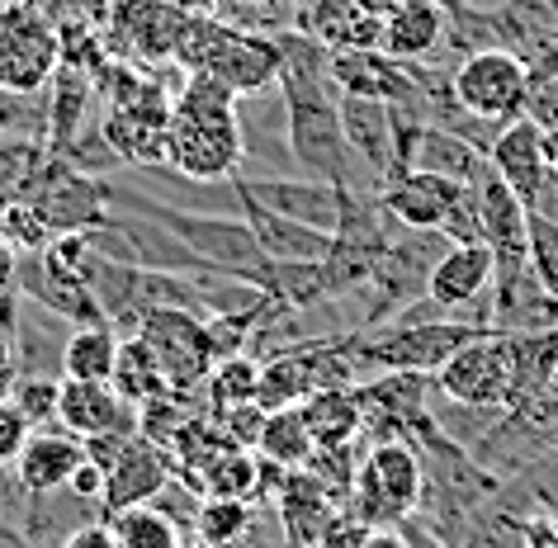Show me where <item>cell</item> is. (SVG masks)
<instances>
[{
	"label": "cell",
	"mask_w": 558,
	"mask_h": 548,
	"mask_svg": "<svg viewBox=\"0 0 558 548\" xmlns=\"http://www.w3.org/2000/svg\"><path fill=\"white\" fill-rule=\"evenodd\" d=\"M236 95L208 72H185L171 95V123H166V171L194 185L232 180L246 161V137L236 123Z\"/></svg>",
	"instance_id": "1"
},
{
	"label": "cell",
	"mask_w": 558,
	"mask_h": 548,
	"mask_svg": "<svg viewBox=\"0 0 558 548\" xmlns=\"http://www.w3.org/2000/svg\"><path fill=\"white\" fill-rule=\"evenodd\" d=\"M175 62L185 72H208L236 95H260L279 81V44L275 34L242 29L218 15H185L175 38Z\"/></svg>",
	"instance_id": "2"
},
{
	"label": "cell",
	"mask_w": 558,
	"mask_h": 548,
	"mask_svg": "<svg viewBox=\"0 0 558 548\" xmlns=\"http://www.w3.org/2000/svg\"><path fill=\"white\" fill-rule=\"evenodd\" d=\"M114 204L119 208H133L143 218H157L175 242H185L194 256H199L214 275H232V279H246V284H265V270H270V256L256 246L246 218L236 214H199V208H175L166 199H151V194H123L114 190Z\"/></svg>",
	"instance_id": "3"
},
{
	"label": "cell",
	"mask_w": 558,
	"mask_h": 548,
	"mask_svg": "<svg viewBox=\"0 0 558 548\" xmlns=\"http://www.w3.org/2000/svg\"><path fill=\"white\" fill-rule=\"evenodd\" d=\"M422 487H426V468H422V454H416V445L408 435H374V445L360 454L351 497L341 506L374 529L402 525V520H412L416 506H422Z\"/></svg>",
	"instance_id": "4"
},
{
	"label": "cell",
	"mask_w": 558,
	"mask_h": 548,
	"mask_svg": "<svg viewBox=\"0 0 558 548\" xmlns=\"http://www.w3.org/2000/svg\"><path fill=\"white\" fill-rule=\"evenodd\" d=\"M62 66V38L44 10L29 0L0 5V90L44 95Z\"/></svg>",
	"instance_id": "5"
},
{
	"label": "cell",
	"mask_w": 558,
	"mask_h": 548,
	"mask_svg": "<svg viewBox=\"0 0 558 548\" xmlns=\"http://www.w3.org/2000/svg\"><path fill=\"white\" fill-rule=\"evenodd\" d=\"M454 105L469 119L483 123H511L525 114L530 95V62L515 58L511 48H473L450 76Z\"/></svg>",
	"instance_id": "6"
},
{
	"label": "cell",
	"mask_w": 558,
	"mask_h": 548,
	"mask_svg": "<svg viewBox=\"0 0 558 548\" xmlns=\"http://www.w3.org/2000/svg\"><path fill=\"white\" fill-rule=\"evenodd\" d=\"M24 204L48 222L52 236L58 232H90L95 222H105L109 204H114V185L100 175H90V171H81V166L58 157V151H48L44 171L34 175Z\"/></svg>",
	"instance_id": "7"
},
{
	"label": "cell",
	"mask_w": 558,
	"mask_h": 548,
	"mask_svg": "<svg viewBox=\"0 0 558 548\" xmlns=\"http://www.w3.org/2000/svg\"><path fill=\"white\" fill-rule=\"evenodd\" d=\"M180 10L171 0H109L100 38L114 62L129 66H166L175 62V38H180Z\"/></svg>",
	"instance_id": "8"
},
{
	"label": "cell",
	"mask_w": 558,
	"mask_h": 548,
	"mask_svg": "<svg viewBox=\"0 0 558 548\" xmlns=\"http://www.w3.org/2000/svg\"><path fill=\"white\" fill-rule=\"evenodd\" d=\"M436 392L459 406H478V412H501L511 383V341L507 331H483L464 350H454L436 374Z\"/></svg>",
	"instance_id": "9"
},
{
	"label": "cell",
	"mask_w": 558,
	"mask_h": 548,
	"mask_svg": "<svg viewBox=\"0 0 558 548\" xmlns=\"http://www.w3.org/2000/svg\"><path fill=\"white\" fill-rule=\"evenodd\" d=\"M137 336H143L147 350L157 355L171 388L199 392L208 369L218 364L214 341H208V327H204V313H194V307H157V313L143 317Z\"/></svg>",
	"instance_id": "10"
},
{
	"label": "cell",
	"mask_w": 558,
	"mask_h": 548,
	"mask_svg": "<svg viewBox=\"0 0 558 548\" xmlns=\"http://www.w3.org/2000/svg\"><path fill=\"white\" fill-rule=\"evenodd\" d=\"M493 275H497V260H493V246L487 242H450L445 256L436 260V270H430L426 299L440 303L445 313L464 317V321L493 327V313H487Z\"/></svg>",
	"instance_id": "11"
},
{
	"label": "cell",
	"mask_w": 558,
	"mask_h": 548,
	"mask_svg": "<svg viewBox=\"0 0 558 548\" xmlns=\"http://www.w3.org/2000/svg\"><path fill=\"white\" fill-rule=\"evenodd\" d=\"M487 161H493V171L507 180L511 194L530 214H558V175L544 166L539 129L525 114L501 123V133L493 137V147H487Z\"/></svg>",
	"instance_id": "12"
},
{
	"label": "cell",
	"mask_w": 558,
	"mask_h": 548,
	"mask_svg": "<svg viewBox=\"0 0 558 548\" xmlns=\"http://www.w3.org/2000/svg\"><path fill=\"white\" fill-rule=\"evenodd\" d=\"M355 398H360V412H365L369 435H408L436 406V378L412 374V369H384V374L360 378Z\"/></svg>",
	"instance_id": "13"
},
{
	"label": "cell",
	"mask_w": 558,
	"mask_h": 548,
	"mask_svg": "<svg viewBox=\"0 0 558 548\" xmlns=\"http://www.w3.org/2000/svg\"><path fill=\"white\" fill-rule=\"evenodd\" d=\"M15 289L29 303L58 313L66 327H90V321H105L100 303L90 293L86 270H72V265L52 260L48 251H20V270H15Z\"/></svg>",
	"instance_id": "14"
},
{
	"label": "cell",
	"mask_w": 558,
	"mask_h": 548,
	"mask_svg": "<svg viewBox=\"0 0 558 548\" xmlns=\"http://www.w3.org/2000/svg\"><path fill=\"white\" fill-rule=\"evenodd\" d=\"M175 463H171V449L157 445V440H147L143 430H133L129 440H123V449L114 459H109V468H105V497H100V511L105 520L123 511V506H143L151 501L157 491L171 483V473Z\"/></svg>",
	"instance_id": "15"
},
{
	"label": "cell",
	"mask_w": 558,
	"mask_h": 548,
	"mask_svg": "<svg viewBox=\"0 0 558 548\" xmlns=\"http://www.w3.org/2000/svg\"><path fill=\"white\" fill-rule=\"evenodd\" d=\"M341 133L345 143H351L355 161L365 166L369 185L384 190L398 171V123H393V109H388L384 100H369V95H345L341 90Z\"/></svg>",
	"instance_id": "16"
},
{
	"label": "cell",
	"mask_w": 558,
	"mask_h": 548,
	"mask_svg": "<svg viewBox=\"0 0 558 548\" xmlns=\"http://www.w3.org/2000/svg\"><path fill=\"white\" fill-rule=\"evenodd\" d=\"M232 190L260 199L265 208L275 214L294 218V222H308V228H323V232H337V218H341V185L331 180H317V175H275V180H260V175H232Z\"/></svg>",
	"instance_id": "17"
},
{
	"label": "cell",
	"mask_w": 558,
	"mask_h": 548,
	"mask_svg": "<svg viewBox=\"0 0 558 548\" xmlns=\"http://www.w3.org/2000/svg\"><path fill=\"white\" fill-rule=\"evenodd\" d=\"M294 29L331 52L379 48L384 15H369L360 0H294Z\"/></svg>",
	"instance_id": "18"
},
{
	"label": "cell",
	"mask_w": 558,
	"mask_h": 548,
	"mask_svg": "<svg viewBox=\"0 0 558 548\" xmlns=\"http://www.w3.org/2000/svg\"><path fill=\"white\" fill-rule=\"evenodd\" d=\"M464 194V180L436 175V171H402L379 190V204L398 228H426L440 232V222L450 218V208Z\"/></svg>",
	"instance_id": "19"
},
{
	"label": "cell",
	"mask_w": 558,
	"mask_h": 548,
	"mask_svg": "<svg viewBox=\"0 0 558 548\" xmlns=\"http://www.w3.org/2000/svg\"><path fill=\"white\" fill-rule=\"evenodd\" d=\"M58 426H66L81 440L109 430H137V406H129L114 392V383H86V378H62L58 392Z\"/></svg>",
	"instance_id": "20"
},
{
	"label": "cell",
	"mask_w": 558,
	"mask_h": 548,
	"mask_svg": "<svg viewBox=\"0 0 558 548\" xmlns=\"http://www.w3.org/2000/svg\"><path fill=\"white\" fill-rule=\"evenodd\" d=\"M228 185H232V180H228ZM232 194H236V208H242L251 236H256V246L270 260H327L331 232L275 214V208H265L260 199H251V194H242V190H232Z\"/></svg>",
	"instance_id": "21"
},
{
	"label": "cell",
	"mask_w": 558,
	"mask_h": 548,
	"mask_svg": "<svg viewBox=\"0 0 558 548\" xmlns=\"http://www.w3.org/2000/svg\"><path fill=\"white\" fill-rule=\"evenodd\" d=\"M81 459H86V440L52 421V426H38L24 440L20 459L10 468H15L20 491H52V487H66V477L76 473Z\"/></svg>",
	"instance_id": "22"
},
{
	"label": "cell",
	"mask_w": 558,
	"mask_h": 548,
	"mask_svg": "<svg viewBox=\"0 0 558 548\" xmlns=\"http://www.w3.org/2000/svg\"><path fill=\"white\" fill-rule=\"evenodd\" d=\"M450 38V15L436 0H398L384 15V38L379 48L398 62H430Z\"/></svg>",
	"instance_id": "23"
},
{
	"label": "cell",
	"mask_w": 558,
	"mask_h": 548,
	"mask_svg": "<svg viewBox=\"0 0 558 548\" xmlns=\"http://www.w3.org/2000/svg\"><path fill=\"white\" fill-rule=\"evenodd\" d=\"M100 501L76 497L72 487H52V491H24V511H20V534L34 548H62L66 534H76L81 525L100 520Z\"/></svg>",
	"instance_id": "24"
},
{
	"label": "cell",
	"mask_w": 558,
	"mask_h": 548,
	"mask_svg": "<svg viewBox=\"0 0 558 548\" xmlns=\"http://www.w3.org/2000/svg\"><path fill=\"white\" fill-rule=\"evenodd\" d=\"M270 511L279 515V534H284V548L294 544H317V534H323L327 515L337 511V497L317 483L308 468H289L284 483H279Z\"/></svg>",
	"instance_id": "25"
},
{
	"label": "cell",
	"mask_w": 558,
	"mask_h": 548,
	"mask_svg": "<svg viewBox=\"0 0 558 548\" xmlns=\"http://www.w3.org/2000/svg\"><path fill=\"white\" fill-rule=\"evenodd\" d=\"M487 166V151L473 147L464 133L445 129V123H416L412 143H408V171H436L450 180H469Z\"/></svg>",
	"instance_id": "26"
},
{
	"label": "cell",
	"mask_w": 558,
	"mask_h": 548,
	"mask_svg": "<svg viewBox=\"0 0 558 548\" xmlns=\"http://www.w3.org/2000/svg\"><path fill=\"white\" fill-rule=\"evenodd\" d=\"M511 341V383H507V406L501 412H521L549 388L554 364H558V327L544 331H507Z\"/></svg>",
	"instance_id": "27"
},
{
	"label": "cell",
	"mask_w": 558,
	"mask_h": 548,
	"mask_svg": "<svg viewBox=\"0 0 558 548\" xmlns=\"http://www.w3.org/2000/svg\"><path fill=\"white\" fill-rule=\"evenodd\" d=\"M90 90H95L90 72H81V66H66V62L58 66V76H52L48 90H44V100H48L44 143H48V151H66V147H72V137L86 129Z\"/></svg>",
	"instance_id": "28"
},
{
	"label": "cell",
	"mask_w": 558,
	"mask_h": 548,
	"mask_svg": "<svg viewBox=\"0 0 558 548\" xmlns=\"http://www.w3.org/2000/svg\"><path fill=\"white\" fill-rule=\"evenodd\" d=\"M303 421H308L317 445H351L365 440V412H360L355 383H337V388H317L313 398L299 402Z\"/></svg>",
	"instance_id": "29"
},
{
	"label": "cell",
	"mask_w": 558,
	"mask_h": 548,
	"mask_svg": "<svg viewBox=\"0 0 558 548\" xmlns=\"http://www.w3.org/2000/svg\"><path fill=\"white\" fill-rule=\"evenodd\" d=\"M109 383H114V392L129 406H143V402H151V398H161L166 388V374H161V364H157V355L147 350V341L143 336H119V350H114V374H109Z\"/></svg>",
	"instance_id": "30"
},
{
	"label": "cell",
	"mask_w": 558,
	"mask_h": 548,
	"mask_svg": "<svg viewBox=\"0 0 558 548\" xmlns=\"http://www.w3.org/2000/svg\"><path fill=\"white\" fill-rule=\"evenodd\" d=\"M114 350L119 331L109 321H90V327H72L62 345V378H86V383H109L114 374Z\"/></svg>",
	"instance_id": "31"
},
{
	"label": "cell",
	"mask_w": 558,
	"mask_h": 548,
	"mask_svg": "<svg viewBox=\"0 0 558 548\" xmlns=\"http://www.w3.org/2000/svg\"><path fill=\"white\" fill-rule=\"evenodd\" d=\"M105 143L114 147L119 166H166V123L143 119V114H119L109 109V119L100 123Z\"/></svg>",
	"instance_id": "32"
},
{
	"label": "cell",
	"mask_w": 558,
	"mask_h": 548,
	"mask_svg": "<svg viewBox=\"0 0 558 548\" xmlns=\"http://www.w3.org/2000/svg\"><path fill=\"white\" fill-rule=\"evenodd\" d=\"M313 430L308 421H303L299 406H275V412H265V426L256 435V454L279 463V468H303V463L313 459Z\"/></svg>",
	"instance_id": "33"
},
{
	"label": "cell",
	"mask_w": 558,
	"mask_h": 548,
	"mask_svg": "<svg viewBox=\"0 0 558 548\" xmlns=\"http://www.w3.org/2000/svg\"><path fill=\"white\" fill-rule=\"evenodd\" d=\"M256 511H260V506H251L242 497H199V506H194L190 539H199L204 548H236L246 539Z\"/></svg>",
	"instance_id": "34"
},
{
	"label": "cell",
	"mask_w": 558,
	"mask_h": 548,
	"mask_svg": "<svg viewBox=\"0 0 558 548\" xmlns=\"http://www.w3.org/2000/svg\"><path fill=\"white\" fill-rule=\"evenodd\" d=\"M109 529H114V544L119 548H185L190 529L175 525L161 506H123V511L109 515Z\"/></svg>",
	"instance_id": "35"
},
{
	"label": "cell",
	"mask_w": 558,
	"mask_h": 548,
	"mask_svg": "<svg viewBox=\"0 0 558 548\" xmlns=\"http://www.w3.org/2000/svg\"><path fill=\"white\" fill-rule=\"evenodd\" d=\"M48 161V143L29 133H0V208L29 194L34 175Z\"/></svg>",
	"instance_id": "36"
},
{
	"label": "cell",
	"mask_w": 558,
	"mask_h": 548,
	"mask_svg": "<svg viewBox=\"0 0 558 548\" xmlns=\"http://www.w3.org/2000/svg\"><path fill=\"white\" fill-rule=\"evenodd\" d=\"M256 378H260V360L228 355L208 369V378L199 383V398H204L208 412H228V406L256 402Z\"/></svg>",
	"instance_id": "37"
},
{
	"label": "cell",
	"mask_w": 558,
	"mask_h": 548,
	"mask_svg": "<svg viewBox=\"0 0 558 548\" xmlns=\"http://www.w3.org/2000/svg\"><path fill=\"white\" fill-rule=\"evenodd\" d=\"M256 468H260L256 449H242V445L222 449V454L199 473V497H242V501H251L256 497Z\"/></svg>",
	"instance_id": "38"
},
{
	"label": "cell",
	"mask_w": 558,
	"mask_h": 548,
	"mask_svg": "<svg viewBox=\"0 0 558 548\" xmlns=\"http://www.w3.org/2000/svg\"><path fill=\"white\" fill-rule=\"evenodd\" d=\"M525 265L558 303V214H530L525 222Z\"/></svg>",
	"instance_id": "39"
},
{
	"label": "cell",
	"mask_w": 558,
	"mask_h": 548,
	"mask_svg": "<svg viewBox=\"0 0 558 548\" xmlns=\"http://www.w3.org/2000/svg\"><path fill=\"white\" fill-rule=\"evenodd\" d=\"M360 454H365V445L351 440V445H317L313 449V459L303 463L317 483H323L331 497H337V506L351 497V487H355V473H360Z\"/></svg>",
	"instance_id": "40"
},
{
	"label": "cell",
	"mask_w": 558,
	"mask_h": 548,
	"mask_svg": "<svg viewBox=\"0 0 558 548\" xmlns=\"http://www.w3.org/2000/svg\"><path fill=\"white\" fill-rule=\"evenodd\" d=\"M58 392H62V378L52 374H20L15 383H10V402L20 406L24 416H29V426H52L58 421Z\"/></svg>",
	"instance_id": "41"
},
{
	"label": "cell",
	"mask_w": 558,
	"mask_h": 548,
	"mask_svg": "<svg viewBox=\"0 0 558 548\" xmlns=\"http://www.w3.org/2000/svg\"><path fill=\"white\" fill-rule=\"evenodd\" d=\"M0 236H5L15 251H44L48 242H52V232H48V222L34 214L24 199H15V204H5L0 208Z\"/></svg>",
	"instance_id": "42"
},
{
	"label": "cell",
	"mask_w": 558,
	"mask_h": 548,
	"mask_svg": "<svg viewBox=\"0 0 558 548\" xmlns=\"http://www.w3.org/2000/svg\"><path fill=\"white\" fill-rule=\"evenodd\" d=\"M369 534H374V525H365L360 515H351L345 506H337V511L327 515L323 534H317V548H365Z\"/></svg>",
	"instance_id": "43"
},
{
	"label": "cell",
	"mask_w": 558,
	"mask_h": 548,
	"mask_svg": "<svg viewBox=\"0 0 558 548\" xmlns=\"http://www.w3.org/2000/svg\"><path fill=\"white\" fill-rule=\"evenodd\" d=\"M29 435H34L29 416H24L20 406L10 402V392H5V398H0V468H10V463L20 459V449H24Z\"/></svg>",
	"instance_id": "44"
},
{
	"label": "cell",
	"mask_w": 558,
	"mask_h": 548,
	"mask_svg": "<svg viewBox=\"0 0 558 548\" xmlns=\"http://www.w3.org/2000/svg\"><path fill=\"white\" fill-rule=\"evenodd\" d=\"M440 232L450 236V242H483V214H478V194H473V185H464L459 204L450 208V218L440 222Z\"/></svg>",
	"instance_id": "45"
},
{
	"label": "cell",
	"mask_w": 558,
	"mask_h": 548,
	"mask_svg": "<svg viewBox=\"0 0 558 548\" xmlns=\"http://www.w3.org/2000/svg\"><path fill=\"white\" fill-rule=\"evenodd\" d=\"M525 119L535 129H558V76H530Z\"/></svg>",
	"instance_id": "46"
},
{
	"label": "cell",
	"mask_w": 558,
	"mask_h": 548,
	"mask_svg": "<svg viewBox=\"0 0 558 548\" xmlns=\"http://www.w3.org/2000/svg\"><path fill=\"white\" fill-rule=\"evenodd\" d=\"M66 487H72L76 497H86V501H100L105 497V468L100 463H90V459H81L76 473L66 477Z\"/></svg>",
	"instance_id": "47"
},
{
	"label": "cell",
	"mask_w": 558,
	"mask_h": 548,
	"mask_svg": "<svg viewBox=\"0 0 558 548\" xmlns=\"http://www.w3.org/2000/svg\"><path fill=\"white\" fill-rule=\"evenodd\" d=\"M62 548H119L114 544V529H109V520H90V525H81L76 534H66Z\"/></svg>",
	"instance_id": "48"
},
{
	"label": "cell",
	"mask_w": 558,
	"mask_h": 548,
	"mask_svg": "<svg viewBox=\"0 0 558 548\" xmlns=\"http://www.w3.org/2000/svg\"><path fill=\"white\" fill-rule=\"evenodd\" d=\"M20 378V364H15V341H10L5 331H0V398L10 392V383Z\"/></svg>",
	"instance_id": "49"
},
{
	"label": "cell",
	"mask_w": 558,
	"mask_h": 548,
	"mask_svg": "<svg viewBox=\"0 0 558 548\" xmlns=\"http://www.w3.org/2000/svg\"><path fill=\"white\" fill-rule=\"evenodd\" d=\"M15 270H20V251L0 236V293L15 289Z\"/></svg>",
	"instance_id": "50"
},
{
	"label": "cell",
	"mask_w": 558,
	"mask_h": 548,
	"mask_svg": "<svg viewBox=\"0 0 558 548\" xmlns=\"http://www.w3.org/2000/svg\"><path fill=\"white\" fill-rule=\"evenodd\" d=\"M365 548H412V539L402 534V525H379V529L369 534Z\"/></svg>",
	"instance_id": "51"
},
{
	"label": "cell",
	"mask_w": 558,
	"mask_h": 548,
	"mask_svg": "<svg viewBox=\"0 0 558 548\" xmlns=\"http://www.w3.org/2000/svg\"><path fill=\"white\" fill-rule=\"evenodd\" d=\"M402 534H408V539H412V548H445L440 539H436V534H430L426 525H422V520H402Z\"/></svg>",
	"instance_id": "52"
},
{
	"label": "cell",
	"mask_w": 558,
	"mask_h": 548,
	"mask_svg": "<svg viewBox=\"0 0 558 548\" xmlns=\"http://www.w3.org/2000/svg\"><path fill=\"white\" fill-rule=\"evenodd\" d=\"M539 157L558 175V129H539Z\"/></svg>",
	"instance_id": "53"
},
{
	"label": "cell",
	"mask_w": 558,
	"mask_h": 548,
	"mask_svg": "<svg viewBox=\"0 0 558 548\" xmlns=\"http://www.w3.org/2000/svg\"><path fill=\"white\" fill-rule=\"evenodd\" d=\"M171 5L180 10V15H218L222 0H171Z\"/></svg>",
	"instance_id": "54"
},
{
	"label": "cell",
	"mask_w": 558,
	"mask_h": 548,
	"mask_svg": "<svg viewBox=\"0 0 558 548\" xmlns=\"http://www.w3.org/2000/svg\"><path fill=\"white\" fill-rule=\"evenodd\" d=\"M360 5H365V10H369V15H388V10H393V5H398V0H360Z\"/></svg>",
	"instance_id": "55"
},
{
	"label": "cell",
	"mask_w": 558,
	"mask_h": 548,
	"mask_svg": "<svg viewBox=\"0 0 558 548\" xmlns=\"http://www.w3.org/2000/svg\"><path fill=\"white\" fill-rule=\"evenodd\" d=\"M185 548H204V544L199 539H185Z\"/></svg>",
	"instance_id": "56"
},
{
	"label": "cell",
	"mask_w": 558,
	"mask_h": 548,
	"mask_svg": "<svg viewBox=\"0 0 558 548\" xmlns=\"http://www.w3.org/2000/svg\"><path fill=\"white\" fill-rule=\"evenodd\" d=\"M294 548H317V544H294Z\"/></svg>",
	"instance_id": "57"
},
{
	"label": "cell",
	"mask_w": 558,
	"mask_h": 548,
	"mask_svg": "<svg viewBox=\"0 0 558 548\" xmlns=\"http://www.w3.org/2000/svg\"><path fill=\"white\" fill-rule=\"evenodd\" d=\"M549 548H558V529H554V544H549Z\"/></svg>",
	"instance_id": "58"
},
{
	"label": "cell",
	"mask_w": 558,
	"mask_h": 548,
	"mask_svg": "<svg viewBox=\"0 0 558 548\" xmlns=\"http://www.w3.org/2000/svg\"><path fill=\"white\" fill-rule=\"evenodd\" d=\"M473 5H483V0H473Z\"/></svg>",
	"instance_id": "59"
},
{
	"label": "cell",
	"mask_w": 558,
	"mask_h": 548,
	"mask_svg": "<svg viewBox=\"0 0 558 548\" xmlns=\"http://www.w3.org/2000/svg\"><path fill=\"white\" fill-rule=\"evenodd\" d=\"M29 5H38V0H29Z\"/></svg>",
	"instance_id": "60"
},
{
	"label": "cell",
	"mask_w": 558,
	"mask_h": 548,
	"mask_svg": "<svg viewBox=\"0 0 558 548\" xmlns=\"http://www.w3.org/2000/svg\"><path fill=\"white\" fill-rule=\"evenodd\" d=\"M0 506H5V497H0Z\"/></svg>",
	"instance_id": "61"
}]
</instances>
